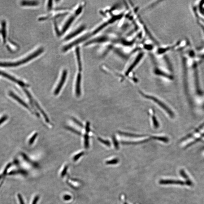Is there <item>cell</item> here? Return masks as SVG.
Listing matches in <instances>:
<instances>
[{
    "label": "cell",
    "instance_id": "obj_1",
    "mask_svg": "<svg viewBox=\"0 0 204 204\" xmlns=\"http://www.w3.org/2000/svg\"><path fill=\"white\" fill-rule=\"evenodd\" d=\"M204 138V123L190 134L181 140L183 147L186 148L200 141Z\"/></svg>",
    "mask_w": 204,
    "mask_h": 204
},
{
    "label": "cell",
    "instance_id": "obj_2",
    "mask_svg": "<svg viewBox=\"0 0 204 204\" xmlns=\"http://www.w3.org/2000/svg\"><path fill=\"white\" fill-rule=\"evenodd\" d=\"M43 51L44 49L43 48H40V49L35 51V52L31 54L30 55L27 56V57L21 60L13 63H0V66L3 67H14L20 66V65L25 64V63H27L33 59L34 58L37 57V56L41 54L43 52Z\"/></svg>",
    "mask_w": 204,
    "mask_h": 204
},
{
    "label": "cell",
    "instance_id": "obj_3",
    "mask_svg": "<svg viewBox=\"0 0 204 204\" xmlns=\"http://www.w3.org/2000/svg\"><path fill=\"white\" fill-rule=\"evenodd\" d=\"M140 93L141 94V95L143 96V97L145 98L151 99V100H153L154 102H156L158 105L160 106L162 108L166 111V112L172 118H174V113H173L172 111H171V110L170 109V108H169L165 104H164L163 102H161V101L159 100V99L157 98H156L152 97V96L145 95V94L142 93L141 92H140Z\"/></svg>",
    "mask_w": 204,
    "mask_h": 204
},
{
    "label": "cell",
    "instance_id": "obj_4",
    "mask_svg": "<svg viewBox=\"0 0 204 204\" xmlns=\"http://www.w3.org/2000/svg\"><path fill=\"white\" fill-rule=\"evenodd\" d=\"M82 10V7H80L78 8V10H77L76 11H75V14H74L72 16L70 17L67 22L65 24L64 26L63 27L62 30V33H63L66 32L67 30V29L69 28L71 24L72 23H73V20H75L76 17L77 16H78V15L81 13Z\"/></svg>",
    "mask_w": 204,
    "mask_h": 204
},
{
    "label": "cell",
    "instance_id": "obj_5",
    "mask_svg": "<svg viewBox=\"0 0 204 204\" xmlns=\"http://www.w3.org/2000/svg\"><path fill=\"white\" fill-rule=\"evenodd\" d=\"M67 76V71L66 70H64L63 72V74L62 75L59 83L58 84V86L54 90V95H58L60 92L61 89L62 88L63 85H64L65 81H66Z\"/></svg>",
    "mask_w": 204,
    "mask_h": 204
},
{
    "label": "cell",
    "instance_id": "obj_6",
    "mask_svg": "<svg viewBox=\"0 0 204 204\" xmlns=\"http://www.w3.org/2000/svg\"><path fill=\"white\" fill-rule=\"evenodd\" d=\"M90 36V35H87L83 36V37H80V38L74 41L71 43L68 44V45L65 46V47L63 48V51H66L69 50L71 49L72 47L73 46L76 45L77 44H78L80 43L85 41V39H86L87 38H88V37H89Z\"/></svg>",
    "mask_w": 204,
    "mask_h": 204
},
{
    "label": "cell",
    "instance_id": "obj_7",
    "mask_svg": "<svg viewBox=\"0 0 204 204\" xmlns=\"http://www.w3.org/2000/svg\"><path fill=\"white\" fill-rule=\"evenodd\" d=\"M81 75L80 73L78 74L77 77L76 84V89L75 93L77 97H80L81 95V88H80V84H81Z\"/></svg>",
    "mask_w": 204,
    "mask_h": 204
},
{
    "label": "cell",
    "instance_id": "obj_8",
    "mask_svg": "<svg viewBox=\"0 0 204 204\" xmlns=\"http://www.w3.org/2000/svg\"><path fill=\"white\" fill-rule=\"evenodd\" d=\"M85 26H81L80 28H79L76 30H75V32L72 33L71 34H69V35L67 36L66 38H65V39H66V40H68L73 38V37H75V36L78 35V34H79L80 33L83 32L85 30Z\"/></svg>",
    "mask_w": 204,
    "mask_h": 204
},
{
    "label": "cell",
    "instance_id": "obj_9",
    "mask_svg": "<svg viewBox=\"0 0 204 204\" xmlns=\"http://www.w3.org/2000/svg\"><path fill=\"white\" fill-rule=\"evenodd\" d=\"M0 75H2L3 76L6 77V78H8V79L12 80V81L18 84V85H20V86L22 87H25L26 86V85H25V84L23 82L20 81V80L16 79L15 78H13V77L8 75L7 74L3 72H0Z\"/></svg>",
    "mask_w": 204,
    "mask_h": 204
},
{
    "label": "cell",
    "instance_id": "obj_10",
    "mask_svg": "<svg viewBox=\"0 0 204 204\" xmlns=\"http://www.w3.org/2000/svg\"><path fill=\"white\" fill-rule=\"evenodd\" d=\"M159 183L162 184H183V182H180L179 181L173 180H161L159 181Z\"/></svg>",
    "mask_w": 204,
    "mask_h": 204
},
{
    "label": "cell",
    "instance_id": "obj_11",
    "mask_svg": "<svg viewBox=\"0 0 204 204\" xmlns=\"http://www.w3.org/2000/svg\"><path fill=\"white\" fill-rule=\"evenodd\" d=\"M76 53L77 61H78L79 70L80 71H81L82 70V64L81 59H80L79 47L76 48Z\"/></svg>",
    "mask_w": 204,
    "mask_h": 204
},
{
    "label": "cell",
    "instance_id": "obj_12",
    "mask_svg": "<svg viewBox=\"0 0 204 204\" xmlns=\"http://www.w3.org/2000/svg\"><path fill=\"white\" fill-rule=\"evenodd\" d=\"M38 4L37 1H23L21 2V5L23 6H36Z\"/></svg>",
    "mask_w": 204,
    "mask_h": 204
},
{
    "label": "cell",
    "instance_id": "obj_13",
    "mask_svg": "<svg viewBox=\"0 0 204 204\" xmlns=\"http://www.w3.org/2000/svg\"><path fill=\"white\" fill-rule=\"evenodd\" d=\"M10 95L12 97H13V98H14L15 99H16V100L18 101L19 102H20V103L22 105H23L24 106V107L26 108H27L29 109L28 106L27 105V104L24 102V101L22 100V99H20V98L17 97V96L16 95H15L14 94L11 93H10Z\"/></svg>",
    "mask_w": 204,
    "mask_h": 204
},
{
    "label": "cell",
    "instance_id": "obj_14",
    "mask_svg": "<svg viewBox=\"0 0 204 204\" xmlns=\"http://www.w3.org/2000/svg\"><path fill=\"white\" fill-rule=\"evenodd\" d=\"M2 34L3 42H6V23L3 21L2 23Z\"/></svg>",
    "mask_w": 204,
    "mask_h": 204
},
{
    "label": "cell",
    "instance_id": "obj_15",
    "mask_svg": "<svg viewBox=\"0 0 204 204\" xmlns=\"http://www.w3.org/2000/svg\"><path fill=\"white\" fill-rule=\"evenodd\" d=\"M35 105L36 107L37 108V109L39 110V111L44 116V118H45V120L47 123H49L50 122L49 120V118H48V116L47 115H46L45 113L44 112V111L42 110V109L40 107V106L39 105V104L35 102Z\"/></svg>",
    "mask_w": 204,
    "mask_h": 204
},
{
    "label": "cell",
    "instance_id": "obj_16",
    "mask_svg": "<svg viewBox=\"0 0 204 204\" xmlns=\"http://www.w3.org/2000/svg\"><path fill=\"white\" fill-rule=\"evenodd\" d=\"M84 142H85V149H88L89 146V138L88 135L87 134H85L84 136Z\"/></svg>",
    "mask_w": 204,
    "mask_h": 204
},
{
    "label": "cell",
    "instance_id": "obj_17",
    "mask_svg": "<svg viewBox=\"0 0 204 204\" xmlns=\"http://www.w3.org/2000/svg\"><path fill=\"white\" fill-rule=\"evenodd\" d=\"M152 138H154V139L161 141L164 142V143H167L169 141L168 139L165 137H152Z\"/></svg>",
    "mask_w": 204,
    "mask_h": 204
},
{
    "label": "cell",
    "instance_id": "obj_18",
    "mask_svg": "<svg viewBox=\"0 0 204 204\" xmlns=\"http://www.w3.org/2000/svg\"><path fill=\"white\" fill-rule=\"evenodd\" d=\"M119 133L120 134L126 135V136L133 137H144V136H145V135H136L134 134H131V133L121 132H119Z\"/></svg>",
    "mask_w": 204,
    "mask_h": 204
},
{
    "label": "cell",
    "instance_id": "obj_19",
    "mask_svg": "<svg viewBox=\"0 0 204 204\" xmlns=\"http://www.w3.org/2000/svg\"><path fill=\"white\" fill-rule=\"evenodd\" d=\"M152 121H153L154 128H158L159 127V124L158 122V121L157 120L155 116H152Z\"/></svg>",
    "mask_w": 204,
    "mask_h": 204
},
{
    "label": "cell",
    "instance_id": "obj_20",
    "mask_svg": "<svg viewBox=\"0 0 204 204\" xmlns=\"http://www.w3.org/2000/svg\"><path fill=\"white\" fill-rule=\"evenodd\" d=\"M37 135H38L37 133H35V134L33 135L32 137L30 139V140H29V145H31L33 144L34 141H35V140H36V138H37Z\"/></svg>",
    "mask_w": 204,
    "mask_h": 204
},
{
    "label": "cell",
    "instance_id": "obj_21",
    "mask_svg": "<svg viewBox=\"0 0 204 204\" xmlns=\"http://www.w3.org/2000/svg\"><path fill=\"white\" fill-rule=\"evenodd\" d=\"M119 162L118 159H112V160L107 161L106 162V164H117L118 162Z\"/></svg>",
    "mask_w": 204,
    "mask_h": 204
},
{
    "label": "cell",
    "instance_id": "obj_22",
    "mask_svg": "<svg viewBox=\"0 0 204 204\" xmlns=\"http://www.w3.org/2000/svg\"><path fill=\"white\" fill-rule=\"evenodd\" d=\"M98 140L100 141L101 143H103L104 145H107V146H110L111 145V143L107 140H104L102 139L101 138H98Z\"/></svg>",
    "mask_w": 204,
    "mask_h": 204
},
{
    "label": "cell",
    "instance_id": "obj_23",
    "mask_svg": "<svg viewBox=\"0 0 204 204\" xmlns=\"http://www.w3.org/2000/svg\"><path fill=\"white\" fill-rule=\"evenodd\" d=\"M84 152H80V153L77 154L73 158V160L74 161H76L78 160V159H79L80 157H81L84 155Z\"/></svg>",
    "mask_w": 204,
    "mask_h": 204
},
{
    "label": "cell",
    "instance_id": "obj_24",
    "mask_svg": "<svg viewBox=\"0 0 204 204\" xmlns=\"http://www.w3.org/2000/svg\"><path fill=\"white\" fill-rule=\"evenodd\" d=\"M85 131H86L87 133H89L90 131V123L89 122H87L86 123V126H85Z\"/></svg>",
    "mask_w": 204,
    "mask_h": 204
},
{
    "label": "cell",
    "instance_id": "obj_25",
    "mask_svg": "<svg viewBox=\"0 0 204 204\" xmlns=\"http://www.w3.org/2000/svg\"><path fill=\"white\" fill-rule=\"evenodd\" d=\"M113 141H114V145L115 147V148L116 149H118V142L115 139V138H113Z\"/></svg>",
    "mask_w": 204,
    "mask_h": 204
},
{
    "label": "cell",
    "instance_id": "obj_26",
    "mask_svg": "<svg viewBox=\"0 0 204 204\" xmlns=\"http://www.w3.org/2000/svg\"><path fill=\"white\" fill-rule=\"evenodd\" d=\"M67 167H66L64 168V170L63 171L62 173L61 176H64L66 174L67 171Z\"/></svg>",
    "mask_w": 204,
    "mask_h": 204
},
{
    "label": "cell",
    "instance_id": "obj_27",
    "mask_svg": "<svg viewBox=\"0 0 204 204\" xmlns=\"http://www.w3.org/2000/svg\"><path fill=\"white\" fill-rule=\"evenodd\" d=\"M39 197L38 196H36L35 198H34L33 202L32 204H37V202L39 200Z\"/></svg>",
    "mask_w": 204,
    "mask_h": 204
},
{
    "label": "cell",
    "instance_id": "obj_28",
    "mask_svg": "<svg viewBox=\"0 0 204 204\" xmlns=\"http://www.w3.org/2000/svg\"><path fill=\"white\" fill-rule=\"evenodd\" d=\"M64 198L65 200H70L71 197L69 195H67L64 196Z\"/></svg>",
    "mask_w": 204,
    "mask_h": 204
},
{
    "label": "cell",
    "instance_id": "obj_29",
    "mask_svg": "<svg viewBox=\"0 0 204 204\" xmlns=\"http://www.w3.org/2000/svg\"><path fill=\"white\" fill-rule=\"evenodd\" d=\"M52 1H49V3H48V8H49V9H51V7H52Z\"/></svg>",
    "mask_w": 204,
    "mask_h": 204
},
{
    "label": "cell",
    "instance_id": "obj_30",
    "mask_svg": "<svg viewBox=\"0 0 204 204\" xmlns=\"http://www.w3.org/2000/svg\"><path fill=\"white\" fill-rule=\"evenodd\" d=\"M6 119L7 117H4L2 119H0V124H1L5 120H6Z\"/></svg>",
    "mask_w": 204,
    "mask_h": 204
},
{
    "label": "cell",
    "instance_id": "obj_31",
    "mask_svg": "<svg viewBox=\"0 0 204 204\" xmlns=\"http://www.w3.org/2000/svg\"><path fill=\"white\" fill-rule=\"evenodd\" d=\"M19 197L20 200V203H21V204H24L23 200V199H22V198H21V196H20H20H19Z\"/></svg>",
    "mask_w": 204,
    "mask_h": 204
},
{
    "label": "cell",
    "instance_id": "obj_32",
    "mask_svg": "<svg viewBox=\"0 0 204 204\" xmlns=\"http://www.w3.org/2000/svg\"><path fill=\"white\" fill-rule=\"evenodd\" d=\"M124 204H128L126 203H124Z\"/></svg>",
    "mask_w": 204,
    "mask_h": 204
}]
</instances>
